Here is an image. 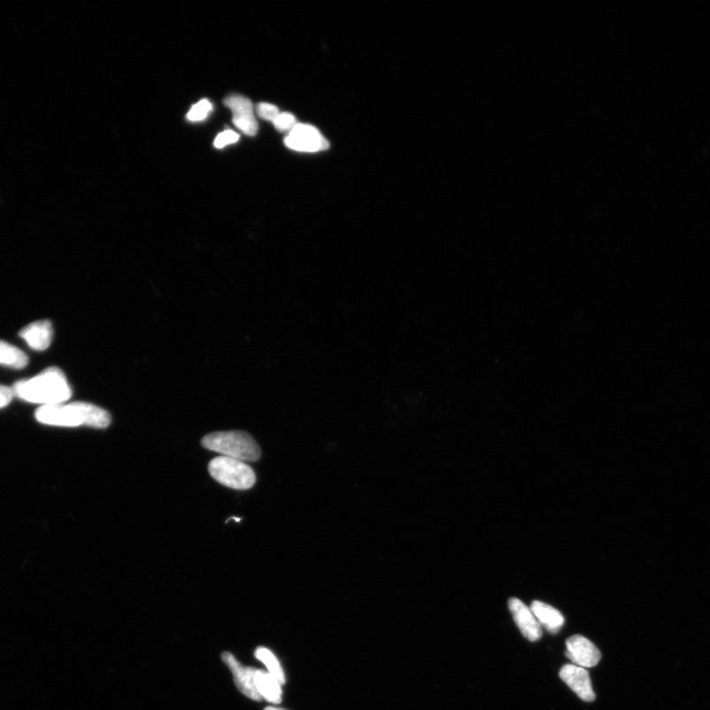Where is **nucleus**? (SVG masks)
<instances>
[{"mask_svg": "<svg viewBox=\"0 0 710 710\" xmlns=\"http://www.w3.org/2000/svg\"><path fill=\"white\" fill-rule=\"evenodd\" d=\"M12 389L19 399L41 406L66 404L73 396L63 370L58 367H49L36 376L20 380Z\"/></svg>", "mask_w": 710, "mask_h": 710, "instance_id": "1", "label": "nucleus"}, {"mask_svg": "<svg viewBox=\"0 0 710 710\" xmlns=\"http://www.w3.org/2000/svg\"><path fill=\"white\" fill-rule=\"evenodd\" d=\"M508 607L522 635L530 642H536L543 636L542 627L530 608L517 598L508 601Z\"/></svg>", "mask_w": 710, "mask_h": 710, "instance_id": "10", "label": "nucleus"}, {"mask_svg": "<svg viewBox=\"0 0 710 710\" xmlns=\"http://www.w3.org/2000/svg\"><path fill=\"white\" fill-rule=\"evenodd\" d=\"M265 710H285V709L278 708V707H274V706H267V707L265 708Z\"/></svg>", "mask_w": 710, "mask_h": 710, "instance_id": "21", "label": "nucleus"}, {"mask_svg": "<svg viewBox=\"0 0 710 710\" xmlns=\"http://www.w3.org/2000/svg\"><path fill=\"white\" fill-rule=\"evenodd\" d=\"M222 660L232 671L234 682H235L236 686L242 694L245 695L251 699L257 701L261 700L262 697L259 696L254 681L257 669L252 668V667L242 666L236 660V658L229 652H225L222 654Z\"/></svg>", "mask_w": 710, "mask_h": 710, "instance_id": "9", "label": "nucleus"}, {"mask_svg": "<svg viewBox=\"0 0 710 710\" xmlns=\"http://www.w3.org/2000/svg\"><path fill=\"white\" fill-rule=\"evenodd\" d=\"M239 141V135L233 131H225L216 136L214 146L216 149H223V147L235 143Z\"/></svg>", "mask_w": 710, "mask_h": 710, "instance_id": "19", "label": "nucleus"}, {"mask_svg": "<svg viewBox=\"0 0 710 710\" xmlns=\"http://www.w3.org/2000/svg\"><path fill=\"white\" fill-rule=\"evenodd\" d=\"M19 336L30 349L44 351L50 348L51 341H53V325L49 320H39V321L24 327L19 332Z\"/></svg>", "mask_w": 710, "mask_h": 710, "instance_id": "11", "label": "nucleus"}, {"mask_svg": "<svg viewBox=\"0 0 710 710\" xmlns=\"http://www.w3.org/2000/svg\"><path fill=\"white\" fill-rule=\"evenodd\" d=\"M566 655L571 662L583 668H592L601 660L599 649L583 636H574L567 640Z\"/></svg>", "mask_w": 710, "mask_h": 710, "instance_id": "7", "label": "nucleus"}, {"mask_svg": "<svg viewBox=\"0 0 710 710\" xmlns=\"http://www.w3.org/2000/svg\"><path fill=\"white\" fill-rule=\"evenodd\" d=\"M37 421L58 428L89 427L103 429L110 426V413L90 403L74 402L40 406L35 413Z\"/></svg>", "mask_w": 710, "mask_h": 710, "instance_id": "2", "label": "nucleus"}, {"mask_svg": "<svg viewBox=\"0 0 710 710\" xmlns=\"http://www.w3.org/2000/svg\"><path fill=\"white\" fill-rule=\"evenodd\" d=\"M258 660L263 662L267 669V673L278 680L282 685L285 683V675L282 667L275 655L266 647H259L255 652Z\"/></svg>", "mask_w": 710, "mask_h": 710, "instance_id": "15", "label": "nucleus"}, {"mask_svg": "<svg viewBox=\"0 0 710 710\" xmlns=\"http://www.w3.org/2000/svg\"><path fill=\"white\" fill-rule=\"evenodd\" d=\"M224 104L232 111L233 124L239 131L250 136L258 133L252 102L240 95H233L225 99Z\"/></svg>", "mask_w": 710, "mask_h": 710, "instance_id": "6", "label": "nucleus"}, {"mask_svg": "<svg viewBox=\"0 0 710 710\" xmlns=\"http://www.w3.org/2000/svg\"><path fill=\"white\" fill-rule=\"evenodd\" d=\"M212 110V105L210 101L202 100L196 104L188 112L187 118L190 122H202Z\"/></svg>", "mask_w": 710, "mask_h": 710, "instance_id": "16", "label": "nucleus"}, {"mask_svg": "<svg viewBox=\"0 0 710 710\" xmlns=\"http://www.w3.org/2000/svg\"><path fill=\"white\" fill-rule=\"evenodd\" d=\"M560 677L575 694L587 703H592L596 695L589 673L583 667L567 664L560 671Z\"/></svg>", "mask_w": 710, "mask_h": 710, "instance_id": "8", "label": "nucleus"}, {"mask_svg": "<svg viewBox=\"0 0 710 710\" xmlns=\"http://www.w3.org/2000/svg\"><path fill=\"white\" fill-rule=\"evenodd\" d=\"M209 471L215 481L233 490H250L256 483L252 467L237 459L216 457L210 463Z\"/></svg>", "mask_w": 710, "mask_h": 710, "instance_id": "4", "label": "nucleus"}, {"mask_svg": "<svg viewBox=\"0 0 710 710\" xmlns=\"http://www.w3.org/2000/svg\"><path fill=\"white\" fill-rule=\"evenodd\" d=\"M14 397L12 388L0 385V410L6 408L12 402Z\"/></svg>", "mask_w": 710, "mask_h": 710, "instance_id": "20", "label": "nucleus"}, {"mask_svg": "<svg viewBox=\"0 0 710 710\" xmlns=\"http://www.w3.org/2000/svg\"><path fill=\"white\" fill-rule=\"evenodd\" d=\"M27 355L16 346L0 341V366L20 370L28 366Z\"/></svg>", "mask_w": 710, "mask_h": 710, "instance_id": "14", "label": "nucleus"}, {"mask_svg": "<svg viewBox=\"0 0 710 710\" xmlns=\"http://www.w3.org/2000/svg\"><path fill=\"white\" fill-rule=\"evenodd\" d=\"M257 112L259 117L266 120H270L272 123L274 122V119L281 114L278 107L268 103L259 104Z\"/></svg>", "mask_w": 710, "mask_h": 710, "instance_id": "18", "label": "nucleus"}, {"mask_svg": "<svg viewBox=\"0 0 710 710\" xmlns=\"http://www.w3.org/2000/svg\"><path fill=\"white\" fill-rule=\"evenodd\" d=\"M203 446L221 456L237 459L243 462H257L261 458V448L256 440L244 431L214 432L202 440Z\"/></svg>", "mask_w": 710, "mask_h": 710, "instance_id": "3", "label": "nucleus"}, {"mask_svg": "<svg viewBox=\"0 0 710 710\" xmlns=\"http://www.w3.org/2000/svg\"><path fill=\"white\" fill-rule=\"evenodd\" d=\"M274 126L280 132H291L292 128L296 127L297 119L290 112H281L273 122Z\"/></svg>", "mask_w": 710, "mask_h": 710, "instance_id": "17", "label": "nucleus"}, {"mask_svg": "<svg viewBox=\"0 0 710 710\" xmlns=\"http://www.w3.org/2000/svg\"><path fill=\"white\" fill-rule=\"evenodd\" d=\"M254 681L256 689L262 698L271 704H281L282 685L271 674L263 670H256Z\"/></svg>", "mask_w": 710, "mask_h": 710, "instance_id": "13", "label": "nucleus"}, {"mask_svg": "<svg viewBox=\"0 0 710 710\" xmlns=\"http://www.w3.org/2000/svg\"><path fill=\"white\" fill-rule=\"evenodd\" d=\"M289 149L300 152H317L328 149V142L314 127L297 124L284 140Z\"/></svg>", "mask_w": 710, "mask_h": 710, "instance_id": "5", "label": "nucleus"}, {"mask_svg": "<svg viewBox=\"0 0 710 710\" xmlns=\"http://www.w3.org/2000/svg\"><path fill=\"white\" fill-rule=\"evenodd\" d=\"M531 611L534 614L540 626H543L550 634L557 635L565 623V618L561 613L552 606L539 601H534L531 605Z\"/></svg>", "mask_w": 710, "mask_h": 710, "instance_id": "12", "label": "nucleus"}]
</instances>
